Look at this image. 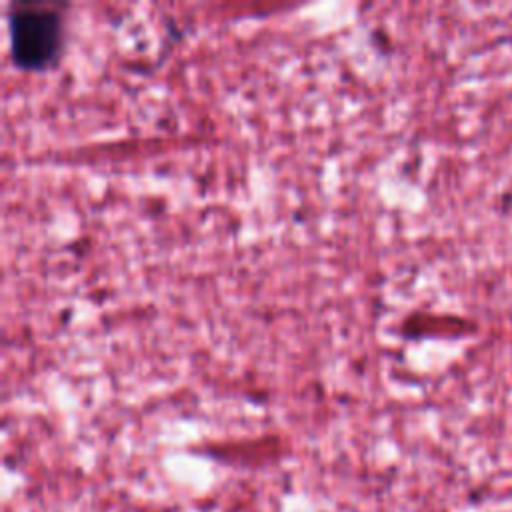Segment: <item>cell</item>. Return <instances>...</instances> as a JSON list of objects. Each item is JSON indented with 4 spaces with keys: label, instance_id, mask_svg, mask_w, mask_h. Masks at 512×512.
<instances>
[{
    "label": "cell",
    "instance_id": "cell-1",
    "mask_svg": "<svg viewBox=\"0 0 512 512\" xmlns=\"http://www.w3.org/2000/svg\"><path fill=\"white\" fill-rule=\"evenodd\" d=\"M14 60L26 68H44L54 60L62 40V18L42 4H14L10 10Z\"/></svg>",
    "mask_w": 512,
    "mask_h": 512
}]
</instances>
